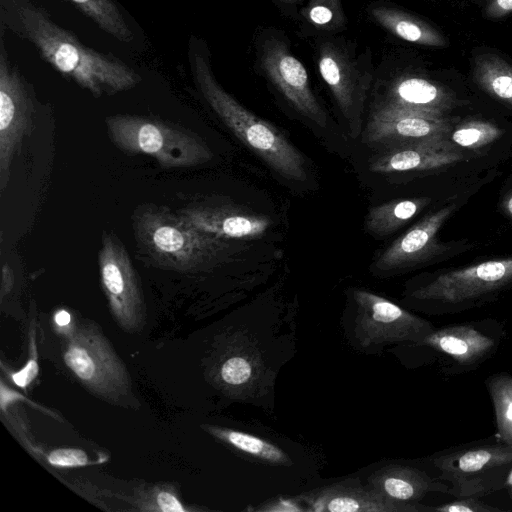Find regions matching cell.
<instances>
[{"mask_svg": "<svg viewBox=\"0 0 512 512\" xmlns=\"http://www.w3.org/2000/svg\"><path fill=\"white\" fill-rule=\"evenodd\" d=\"M137 246L152 264L192 272L216 264L228 248L225 238L199 230L180 214L146 205L133 215Z\"/></svg>", "mask_w": 512, "mask_h": 512, "instance_id": "cell-3", "label": "cell"}, {"mask_svg": "<svg viewBox=\"0 0 512 512\" xmlns=\"http://www.w3.org/2000/svg\"><path fill=\"white\" fill-rule=\"evenodd\" d=\"M191 66L202 96L232 133L281 177L305 181L306 161L300 150L276 127L230 95L216 80L205 57L194 54Z\"/></svg>", "mask_w": 512, "mask_h": 512, "instance_id": "cell-2", "label": "cell"}, {"mask_svg": "<svg viewBox=\"0 0 512 512\" xmlns=\"http://www.w3.org/2000/svg\"><path fill=\"white\" fill-rule=\"evenodd\" d=\"M473 77L483 91L512 107V66L508 62L494 54L478 55Z\"/></svg>", "mask_w": 512, "mask_h": 512, "instance_id": "cell-23", "label": "cell"}, {"mask_svg": "<svg viewBox=\"0 0 512 512\" xmlns=\"http://www.w3.org/2000/svg\"><path fill=\"white\" fill-rule=\"evenodd\" d=\"M487 387L494 406L498 436L501 442L512 445V376L494 374L488 379Z\"/></svg>", "mask_w": 512, "mask_h": 512, "instance_id": "cell-26", "label": "cell"}, {"mask_svg": "<svg viewBox=\"0 0 512 512\" xmlns=\"http://www.w3.org/2000/svg\"><path fill=\"white\" fill-rule=\"evenodd\" d=\"M434 511L441 512H500L499 508L489 506L480 501L479 497H464L456 501L433 507Z\"/></svg>", "mask_w": 512, "mask_h": 512, "instance_id": "cell-31", "label": "cell"}, {"mask_svg": "<svg viewBox=\"0 0 512 512\" xmlns=\"http://www.w3.org/2000/svg\"><path fill=\"white\" fill-rule=\"evenodd\" d=\"M453 210L454 205H450L427 215L383 251L375 262V268L393 271L427 258L435 250L437 233Z\"/></svg>", "mask_w": 512, "mask_h": 512, "instance_id": "cell-16", "label": "cell"}, {"mask_svg": "<svg viewBox=\"0 0 512 512\" xmlns=\"http://www.w3.org/2000/svg\"><path fill=\"white\" fill-rule=\"evenodd\" d=\"M299 499L295 498H278L274 499L268 503L263 504L262 506L255 508L253 510L256 511H265V512H295V511H304L305 509L301 507L298 503Z\"/></svg>", "mask_w": 512, "mask_h": 512, "instance_id": "cell-32", "label": "cell"}, {"mask_svg": "<svg viewBox=\"0 0 512 512\" xmlns=\"http://www.w3.org/2000/svg\"><path fill=\"white\" fill-rule=\"evenodd\" d=\"M429 201V198L418 197L373 206L366 215L365 226L370 233L380 237L391 234L418 214Z\"/></svg>", "mask_w": 512, "mask_h": 512, "instance_id": "cell-22", "label": "cell"}, {"mask_svg": "<svg viewBox=\"0 0 512 512\" xmlns=\"http://www.w3.org/2000/svg\"><path fill=\"white\" fill-rule=\"evenodd\" d=\"M98 264L113 315L122 328L137 330L144 317L141 289L129 254L113 232H103Z\"/></svg>", "mask_w": 512, "mask_h": 512, "instance_id": "cell-11", "label": "cell"}, {"mask_svg": "<svg viewBox=\"0 0 512 512\" xmlns=\"http://www.w3.org/2000/svg\"><path fill=\"white\" fill-rule=\"evenodd\" d=\"M179 214L199 230L225 239L260 237L271 224L267 217L227 206L192 205Z\"/></svg>", "mask_w": 512, "mask_h": 512, "instance_id": "cell-17", "label": "cell"}, {"mask_svg": "<svg viewBox=\"0 0 512 512\" xmlns=\"http://www.w3.org/2000/svg\"><path fill=\"white\" fill-rule=\"evenodd\" d=\"M502 206L505 212L512 218V192L505 196Z\"/></svg>", "mask_w": 512, "mask_h": 512, "instance_id": "cell-37", "label": "cell"}, {"mask_svg": "<svg viewBox=\"0 0 512 512\" xmlns=\"http://www.w3.org/2000/svg\"><path fill=\"white\" fill-rule=\"evenodd\" d=\"M47 459L52 466L65 468L85 466L89 462L84 451L74 448L53 450L49 453Z\"/></svg>", "mask_w": 512, "mask_h": 512, "instance_id": "cell-30", "label": "cell"}, {"mask_svg": "<svg viewBox=\"0 0 512 512\" xmlns=\"http://www.w3.org/2000/svg\"><path fill=\"white\" fill-rule=\"evenodd\" d=\"M210 432L235 449L271 464L289 465L288 455L270 441L229 428L210 427Z\"/></svg>", "mask_w": 512, "mask_h": 512, "instance_id": "cell-24", "label": "cell"}, {"mask_svg": "<svg viewBox=\"0 0 512 512\" xmlns=\"http://www.w3.org/2000/svg\"><path fill=\"white\" fill-rule=\"evenodd\" d=\"M512 283V257L493 259L439 274L411 294L419 301L460 311Z\"/></svg>", "mask_w": 512, "mask_h": 512, "instance_id": "cell-7", "label": "cell"}, {"mask_svg": "<svg viewBox=\"0 0 512 512\" xmlns=\"http://www.w3.org/2000/svg\"><path fill=\"white\" fill-rule=\"evenodd\" d=\"M54 320L59 327H66L71 322V315L66 310H59L55 314Z\"/></svg>", "mask_w": 512, "mask_h": 512, "instance_id": "cell-36", "label": "cell"}, {"mask_svg": "<svg viewBox=\"0 0 512 512\" xmlns=\"http://www.w3.org/2000/svg\"><path fill=\"white\" fill-rule=\"evenodd\" d=\"M19 19L41 57L94 97L127 91L140 83L139 74L125 62L85 46L41 9L23 7Z\"/></svg>", "mask_w": 512, "mask_h": 512, "instance_id": "cell-1", "label": "cell"}, {"mask_svg": "<svg viewBox=\"0 0 512 512\" xmlns=\"http://www.w3.org/2000/svg\"><path fill=\"white\" fill-rule=\"evenodd\" d=\"M309 510L322 512H421L434 511L417 503L394 502L370 486L348 479L302 493L297 497Z\"/></svg>", "mask_w": 512, "mask_h": 512, "instance_id": "cell-14", "label": "cell"}, {"mask_svg": "<svg viewBox=\"0 0 512 512\" xmlns=\"http://www.w3.org/2000/svg\"><path fill=\"white\" fill-rule=\"evenodd\" d=\"M38 370L39 367L36 356L34 355V357L27 362L25 367L12 375V380L17 386L26 388L37 376Z\"/></svg>", "mask_w": 512, "mask_h": 512, "instance_id": "cell-33", "label": "cell"}, {"mask_svg": "<svg viewBox=\"0 0 512 512\" xmlns=\"http://www.w3.org/2000/svg\"><path fill=\"white\" fill-rule=\"evenodd\" d=\"M450 124L444 117L376 105L365 129V142L386 151L444 141Z\"/></svg>", "mask_w": 512, "mask_h": 512, "instance_id": "cell-13", "label": "cell"}, {"mask_svg": "<svg viewBox=\"0 0 512 512\" xmlns=\"http://www.w3.org/2000/svg\"><path fill=\"white\" fill-rule=\"evenodd\" d=\"M368 486L384 498L394 502L415 503L429 492L449 494V486L432 479L417 468L391 464L375 471L368 478Z\"/></svg>", "mask_w": 512, "mask_h": 512, "instance_id": "cell-19", "label": "cell"}, {"mask_svg": "<svg viewBox=\"0 0 512 512\" xmlns=\"http://www.w3.org/2000/svg\"><path fill=\"white\" fill-rule=\"evenodd\" d=\"M85 16L114 38L129 42L133 33L113 0H69Z\"/></svg>", "mask_w": 512, "mask_h": 512, "instance_id": "cell-25", "label": "cell"}, {"mask_svg": "<svg viewBox=\"0 0 512 512\" xmlns=\"http://www.w3.org/2000/svg\"><path fill=\"white\" fill-rule=\"evenodd\" d=\"M257 370V364L251 355L236 354L222 363L220 378L228 386L244 387L252 383Z\"/></svg>", "mask_w": 512, "mask_h": 512, "instance_id": "cell-28", "label": "cell"}, {"mask_svg": "<svg viewBox=\"0 0 512 512\" xmlns=\"http://www.w3.org/2000/svg\"><path fill=\"white\" fill-rule=\"evenodd\" d=\"M258 59L263 74L298 113L326 126L327 114L310 87L307 70L283 39L270 36L262 41Z\"/></svg>", "mask_w": 512, "mask_h": 512, "instance_id": "cell-12", "label": "cell"}, {"mask_svg": "<svg viewBox=\"0 0 512 512\" xmlns=\"http://www.w3.org/2000/svg\"><path fill=\"white\" fill-rule=\"evenodd\" d=\"M419 345L449 356L458 365L473 367L490 357L498 342L472 324H454L434 329Z\"/></svg>", "mask_w": 512, "mask_h": 512, "instance_id": "cell-18", "label": "cell"}, {"mask_svg": "<svg viewBox=\"0 0 512 512\" xmlns=\"http://www.w3.org/2000/svg\"><path fill=\"white\" fill-rule=\"evenodd\" d=\"M282 1H285V2H296L298 0H282Z\"/></svg>", "mask_w": 512, "mask_h": 512, "instance_id": "cell-38", "label": "cell"}, {"mask_svg": "<svg viewBox=\"0 0 512 512\" xmlns=\"http://www.w3.org/2000/svg\"><path fill=\"white\" fill-rule=\"evenodd\" d=\"M463 155L450 142L413 146L385 151L369 165L372 172L391 173L435 169L460 161Z\"/></svg>", "mask_w": 512, "mask_h": 512, "instance_id": "cell-20", "label": "cell"}, {"mask_svg": "<svg viewBox=\"0 0 512 512\" xmlns=\"http://www.w3.org/2000/svg\"><path fill=\"white\" fill-rule=\"evenodd\" d=\"M319 74L329 88L353 138L361 132L362 116L372 84L370 62L353 56L339 41L323 42L317 53Z\"/></svg>", "mask_w": 512, "mask_h": 512, "instance_id": "cell-6", "label": "cell"}, {"mask_svg": "<svg viewBox=\"0 0 512 512\" xmlns=\"http://www.w3.org/2000/svg\"><path fill=\"white\" fill-rule=\"evenodd\" d=\"M355 333L365 347L375 344L412 342L416 345L435 328L393 302L366 290H355Z\"/></svg>", "mask_w": 512, "mask_h": 512, "instance_id": "cell-10", "label": "cell"}, {"mask_svg": "<svg viewBox=\"0 0 512 512\" xmlns=\"http://www.w3.org/2000/svg\"><path fill=\"white\" fill-rule=\"evenodd\" d=\"M308 22L320 29L332 30L344 23L340 0H310L306 8Z\"/></svg>", "mask_w": 512, "mask_h": 512, "instance_id": "cell-29", "label": "cell"}, {"mask_svg": "<svg viewBox=\"0 0 512 512\" xmlns=\"http://www.w3.org/2000/svg\"><path fill=\"white\" fill-rule=\"evenodd\" d=\"M34 103L29 89L8 58L1 41L0 52V188L9 181L13 158L30 134Z\"/></svg>", "mask_w": 512, "mask_h": 512, "instance_id": "cell-9", "label": "cell"}, {"mask_svg": "<svg viewBox=\"0 0 512 512\" xmlns=\"http://www.w3.org/2000/svg\"><path fill=\"white\" fill-rule=\"evenodd\" d=\"M488 18L499 19L512 13V0H489L485 7Z\"/></svg>", "mask_w": 512, "mask_h": 512, "instance_id": "cell-34", "label": "cell"}, {"mask_svg": "<svg viewBox=\"0 0 512 512\" xmlns=\"http://www.w3.org/2000/svg\"><path fill=\"white\" fill-rule=\"evenodd\" d=\"M64 361L91 390L118 399L130 390L129 375L105 339L92 329H78L69 338Z\"/></svg>", "mask_w": 512, "mask_h": 512, "instance_id": "cell-8", "label": "cell"}, {"mask_svg": "<svg viewBox=\"0 0 512 512\" xmlns=\"http://www.w3.org/2000/svg\"><path fill=\"white\" fill-rule=\"evenodd\" d=\"M106 126L119 149L149 155L166 168L193 167L213 157L197 134L161 120L117 114L106 118Z\"/></svg>", "mask_w": 512, "mask_h": 512, "instance_id": "cell-4", "label": "cell"}, {"mask_svg": "<svg viewBox=\"0 0 512 512\" xmlns=\"http://www.w3.org/2000/svg\"><path fill=\"white\" fill-rule=\"evenodd\" d=\"M502 134V130L490 122L473 120L459 125L451 134V141L456 145L476 149L482 148Z\"/></svg>", "mask_w": 512, "mask_h": 512, "instance_id": "cell-27", "label": "cell"}, {"mask_svg": "<svg viewBox=\"0 0 512 512\" xmlns=\"http://www.w3.org/2000/svg\"><path fill=\"white\" fill-rule=\"evenodd\" d=\"M377 104L444 117V113L455 106V99L451 92L436 82L402 74L389 82Z\"/></svg>", "mask_w": 512, "mask_h": 512, "instance_id": "cell-15", "label": "cell"}, {"mask_svg": "<svg viewBox=\"0 0 512 512\" xmlns=\"http://www.w3.org/2000/svg\"><path fill=\"white\" fill-rule=\"evenodd\" d=\"M157 505L164 512H182L185 509L179 500L171 493L162 491L157 495Z\"/></svg>", "mask_w": 512, "mask_h": 512, "instance_id": "cell-35", "label": "cell"}, {"mask_svg": "<svg viewBox=\"0 0 512 512\" xmlns=\"http://www.w3.org/2000/svg\"><path fill=\"white\" fill-rule=\"evenodd\" d=\"M440 479L450 483L449 494L481 497L501 489L512 470V445L488 444L450 451L433 459Z\"/></svg>", "mask_w": 512, "mask_h": 512, "instance_id": "cell-5", "label": "cell"}, {"mask_svg": "<svg viewBox=\"0 0 512 512\" xmlns=\"http://www.w3.org/2000/svg\"><path fill=\"white\" fill-rule=\"evenodd\" d=\"M370 14L380 26L405 41L433 47L447 44L441 32L405 11L380 5L372 7Z\"/></svg>", "mask_w": 512, "mask_h": 512, "instance_id": "cell-21", "label": "cell"}]
</instances>
